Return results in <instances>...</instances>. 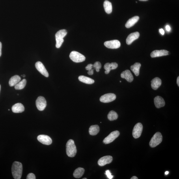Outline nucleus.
<instances>
[{
  "instance_id": "obj_1",
  "label": "nucleus",
  "mask_w": 179,
  "mask_h": 179,
  "mask_svg": "<svg viewBox=\"0 0 179 179\" xmlns=\"http://www.w3.org/2000/svg\"><path fill=\"white\" fill-rule=\"evenodd\" d=\"M12 173L15 179H21L23 172L22 165L18 161H14L12 167Z\"/></svg>"
},
{
  "instance_id": "obj_2",
  "label": "nucleus",
  "mask_w": 179,
  "mask_h": 179,
  "mask_svg": "<svg viewBox=\"0 0 179 179\" xmlns=\"http://www.w3.org/2000/svg\"><path fill=\"white\" fill-rule=\"evenodd\" d=\"M66 152L68 156L70 157H73L76 155L77 149L74 142L73 140L70 139L66 144Z\"/></svg>"
},
{
  "instance_id": "obj_3",
  "label": "nucleus",
  "mask_w": 179,
  "mask_h": 179,
  "mask_svg": "<svg viewBox=\"0 0 179 179\" xmlns=\"http://www.w3.org/2000/svg\"><path fill=\"white\" fill-rule=\"evenodd\" d=\"M67 31L65 29L59 30L55 34V37L56 41V47L59 48L61 47L64 42L63 38L67 34Z\"/></svg>"
},
{
  "instance_id": "obj_4",
  "label": "nucleus",
  "mask_w": 179,
  "mask_h": 179,
  "mask_svg": "<svg viewBox=\"0 0 179 179\" xmlns=\"http://www.w3.org/2000/svg\"><path fill=\"white\" fill-rule=\"evenodd\" d=\"M163 137L161 133L157 132L152 137L149 143L151 147L154 148L158 145L162 141Z\"/></svg>"
},
{
  "instance_id": "obj_5",
  "label": "nucleus",
  "mask_w": 179,
  "mask_h": 179,
  "mask_svg": "<svg viewBox=\"0 0 179 179\" xmlns=\"http://www.w3.org/2000/svg\"><path fill=\"white\" fill-rule=\"evenodd\" d=\"M70 59L76 63L84 61L86 58L84 56L76 51H72L70 55Z\"/></svg>"
},
{
  "instance_id": "obj_6",
  "label": "nucleus",
  "mask_w": 179,
  "mask_h": 179,
  "mask_svg": "<svg viewBox=\"0 0 179 179\" xmlns=\"http://www.w3.org/2000/svg\"><path fill=\"white\" fill-rule=\"evenodd\" d=\"M120 134L119 131L117 130L113 131L103 140V143L105 144H109L111 143L119 136Z\"/></svg>"
},
{
  "instance_id": "obj_7",
  "label": "nucleus",
  "mask_w": 179,
  "mask_h": 179,
  "mask_svg": "<svg viewBox=\"0 0 179 179\" xmlns=\"http://www.w3.org/2000/svg\"><path fill=\"white\" fill-rule=\"evenodd\" d=\"M36 103V107L40 111L44 110L47 106V101L44 97H38Z\"/></svg>"
},
{
  "instance_id": "obj_8",
  "label": "nucleus",
  "mask_w": 179,
  "mask_h": 179,
  "mask_svg": "<svg viewBox=\"0 0 179 179\" xmlns=\"http://www.w3.org/2000/svg\"><path fill=\"white\" fill-rule=\"evenodd\" d=\"M143 129V126L140 123H138L136 124L132 131V135L134 138L137 139L140 136Z\"/></svg>"
},
{
  "instance_id": "obj_9",
  "label": "nucleus",
  "mask_w": 179,
  "mask_h": 179,
  "mask_svg": "<svg viewBox=\"0 0 179 179\" xmlns=\"http://www.w3.org/2000/svg\"><path fill=\"white\" fill-rule=\"evenodd\" d=\"M116 96L113 93H108L103 95L100 98L101 102L103 103H108L116 100Z\"/></svg>"
},
{
  "instance_id": "obj_10",
  "label": "nucleus",
  "mask_w": 179,
  "mask_h": 179,
  "mask_svg": "<svg viewBox=\"0 0 179 179\" xmlns=\"http://www.w3.org/2000/svg\"><path fill=\"white\" fill-rule=\"evenodd\" d=\"M104 45L108 48L117 49L119 48L121 44L119 41L113 40L105 42Z\"/></svg>"
},
{
  "instance_id": "obj_11",
  "label": "nucleus",
  "mask_w": 179,
  "mask_h": 179,
  "mask_svg": "<svg viewBox=\"0 0 179 179\" xmlns=\"http://www.w3.org/2000/svg\"><path fill=\"white\" fill-rule=\"evenodd\" d=\"M39 141L45 145H49L52 143V140L48 136L45 135H40L37 137Z\"/></svg>"
},
{
  "instance_id": "obj_12",
  "label": "nucleus",
  "mask_w": 179,
  "mask_h": 179,
  "mask_svg": "<svg viewBox=\"0 0 179 179\" xmlns=\"http://www.w3.org/2000/svg\"><path fill=\"white\" fill-rule=\"evenodd\" d=\"M35 67L37 70L41 74L46 77H49V73L41 62L40 61L36 62L35 64Z\"/></svg>"
},
{
  "instance_id": "obj_13",
  "label": "nucleus",
  "mask_w": 179,
  "mask_h": 179,
  "mask_svg": "<svg viewBox=\"0 0 179 179\" xmlns=\"http://www.w3.org/2000/svg\"><path fill=\"white\" fill-rule=\"evenodd\" d=\"M113 157L111 156H104L99 159L98 164L100 166H103L108 164L111 163L113 161Z\"/></svg>"
},
{
  "instance_id": "obj_14",
  "label": "nucleus",
  "mask_w": 179,
  "mask_h": 179,
  "mask_svg": "<svg viewBox=\"0 0 179 179\" xmlns=\"http://www.w3.org/2000/svg\"><path fill=\"white\" fill-rule=\"evenodd\" d=\"M169 52L165 50H155L151 53V57L152 58L162 57L169 55Z\"/></svg>"
},
{
  "instance_id": "obj_15",
  "label": "nucleus",
  "mask_w": 179,
  "mask_h": 179,
  "mask_svg": "<svg viewBox=\"0 0 179 179\" xmlns=\"http://www.w3.org/2000/svg\"><path fill=\"white\" fill-rule=\"evenodd\" d=\"M121 77L122 78L126 79L129 82H131L133 80V75L130 70H127L122 72Z\"/></svg>"
},
{
  "instance_id": "obj_16",
  "label": "nucleus",
  "mask_w": 179,
  "mask_h": 179,
  "mask_svg": "<svg viewBox=\"0 0 179 179\" xmlns=\"http://www.w3.org/2000/svg\"><path fill=\"white\" fill-rule=\"evenodd\" d=\"M140 34L138 32L130 34L126 39V44L128 45L131 44L134 41L138 38Z\"/></svg>"
},
{
  "instance_id": "obj_17",
  "label": "nucleus",
  "mask_w": 179,
  "mask_h": 179,
  "mask_svg": "<svg viewBox=\"0 0 179 179\" xmlns=\"http://www.w3.org/2000/svg\"><path fill=\"white\" fill-rule=\"evenodd\" d=\"M118 64L116 62L106 63L104 66V68L105 70V74H109L111 70H115L118 68Z\"/></svg>"
},
{
  "instance_id": "obj_18",
  "label": "nucleus",
  "mask_w": 179,
  "mask_h": 179,
  "mask_svg": "<svg viewBox=\"0 0 179 179\" xmlns=\"http://www.w3.org/2000/svg\"><path fill=\"white\" fill-rule=\"evenodd\" d=\"M154 102L155 106L157 108H160L165 106V103L164 100L161 97L157 96L155 98Z\"/></svg>"
},
{
  "instance_id": "obj_19",
  "label": "nucleus",
  "mask_w": 179,
  "mask_h": 179,
  "mask_svg": "<svg viewBox=\"0 0 179 179\" xmlns=\"http://www.w3.org/2000/svg\"><path fill=\"white\" fill-rule=\"evenodd\" d=\"M25 108L24 105L20 103H16L12 107V110L14 113H19L24 111Z\"/></svg>"
},
{
  "instance_id": "obj_20",
  "label": "nucleus",
  "mask_w": 179,
  "mask_h": 179,
  "mask_svg": "<svg viewBox=\"0 0 179 179\" xmlns=\"http://www.w3.org/2000/svg\"><path fill=\"white\" fill-rule=\"evenodd\" d=\"M151 86L153 89L156 90L161 84V79L158 77L155 78L151 81Z\"/></svg>"
},
{
  "instance_id": "obj_21",
  "label": "nucleus",
  "mask_w": 179,
  "mask_h": 179,
  "mask_svg": "<svg viewBox=\"0 0 179 179\" xmlns=\"http://www.w3.org/2000/svg\"><path fill=\"white\" fill-rule=\"evenodd\" d=\"M139 17L138 16H135L129 19L126 24V27L127 28H130L133 26L139 20Z\"/></svg>"
},
{
  "instance_id": "obj_22",
  "label": "nucleus",
  "mask_w": 179,
  "mask_h": 179,
  "mask_svg": "<svg viewBox=\"0 0 179 179\" xmlns=\"http://www.w3.org/2000/svg\"><path fill=\"white\" fill-rule=\"evenodd\" d=\"M21 78L18 75H16L11 77L10 79L9 84L11 87L16 85L21 80Z\"/></svg>"
},
{
  "instance_id": "obj_23",
  "label": "nucleus",
  "mask_w": 179,
  "mask_h": 179,
  "mask_svg": "<svg viewBox=\"0 0 179 179\" xmlns=\"http://www.w3.org/2000/svg\"><path fill=\"white\" fill-rule=\"evenodd\" d=\"M141 66V64L139 63H135L130 67V69L132 72L134 73L136 76H139L140 72V69Z\"/></svg>"
},
{
  "instance_id": "obj_24",
  "label": "nucleus",
  "mask_w": 179,
  "mask_h": 179,
  "mask_svg": "<svg viewBox=\"0 0 179 179\" xmlns=\"http://www.w3.org/2000/svg\"><path fill=\"white\" fill-rule=\"evenodd\" d=\"M80 81L88 84H91L94 83L95 81L93 79L84 76H80L78 77Z\"/></svg>"
},
{
  "instance_id": "obj_25",
  "label": "nucleus",
  "mask_w": 179,
  "mask_h": 179,
  "mask_svg": "<svg viewBox=\"0 0 179 179\" xmlns=\"http://www.w3.org/2000/svg\"><path fill=\"white\" fill-rule=\"evenodd\" d=\"M85 170L83 168H78L75 170L73 173V176L75 178H80L83 176Z\"/></svg>"
},
{
  "instance_id": "obj_26",
  "label": "nucleus",
  "mask_w": 179,
  "mask_h": 179,
  "mask_svg": "<svg viewBox=\"0 0 179 179\" xmlns=\"http://www.w3.org/2000/svg\"><path fill=\"white\" fill-rule=\"evenodd\" d=\"M105 11L107 14H110L112 11V6L111 3L108 1H105L103 3Z\"/></svg>"
},
{
  "instance_id": "obj_27",
  "label": "nucleus",
  "mask_w": 179,
  "mask_h": 179,
  "mask_svg": "<svg viewBox=\"0 0 179 179\" xmlns=\"http://www.w3.org/2000/svg\"><path fill=\"white\" fill-rule=\"evenodd\" d=\"M100 131V128L98 125H94L90 127L89 133L91 135H95L97 134Z\"/></svg>"
},
{
  "instance_id": "obj_28",
  "label": "nucleus",
  "mask_w": 179,
  "mask_h": 179,
  "mask_svg": "<svg viewBox=\"0 0 179 179\" xmlns=\"http://www.w3.org/2000/svg\"><path fill=\"white\" fill-rule=\"evenodd\" d=\"M27 81L25 79H23L21 81H20L15 86V88L16 90H22L25 87Z\"/></svg>"
},
{
  "instance_id": "obj_29",
  "label": "nucleus",
  "mask_w": 179,
  "mask_h": 179,
  "mask_svg": "<svg viewBox=\"0 0 179 179\" xmlns=\"http://www.w3.org/2000/svg\"><path fill=\"white\" fill-rule=\"evenodd\" d=\"M118 116L116 112L113 111H110L107 115L108 119L110 121H113L118 119Z\"/></svg>"
},
{
  "instance_id": "obj_30",
  "label": "nucleus",
  "mask_w": 179,
  "mask_h": 179,
  "mask_svg": "<svg viewBox=\"0 0 179 179\" xmlns=\"http://www.w3.org/2000/svg\"><path fill=\"white\" fill-rule=\"evenodd\" d=\"M102 67V66L100 62L97 61L94 63L93 66V68L96 69L97 72H99L100 71V69Z\"/></svg>"
},
{
  "instance_id": "obj_31",
  "label": "nucleus",
  "mask_w": 179,
  "mask_h": 179,
  "mask_svg": "<svg viewBox=\"0 0 179 179\" xmlns=\"http://www.w3.org/2000/svg\"><path fill=\"white\" fill-rule=\"evenodd\" d=\"M105 174H106L107 177L109 179H111L113 177V176L111 175V172L109 170H107L105 171Z\"/></svg>"
},
{
  "instance_id": "obj_32",
  "label": "nucleus",
  "mask_w": 179,
  "mask_h": 179,
  "mask_svg": "<svg viewBox=\"0 0 179 179\" xmlns=\"http://www.w3.org/2000/svg\"><path fill=\"white\" fill-rule=\"evenodd\" d=\"M27 179H36L35 175L32 173H30L27 176Z\"/></svg>"
},
{
  "instance_id": "obj_33",
  "label": "nucleus",
  "mask_w": 179,
  "mask_h": 179,
  "mask_svg": "<svg viewBox=\"0 0 179 179\" xmlns=\"http://www.w3.org/2000/svg\"><path fill=\"white\" fill-rule=\"evenodd\" d=\"M93 64H88V65L85 68L86 70L89 71L92 70V68H93Z\"/></svg>"
},
{
  "instance_id": "obj_34",
  "label": "nucleus",
  "mask_w": 179,
  "mask_h": 179,
  "mask_svg": "<svg viewBox=\"0 0 179 179\" xmlns=\"http://www.w3.org/2000/svg\"><path fill=\"white\" fill-rule=\"evenodd\" d=\"M94 69L92 68V70L88 71V74L89 75H91L93 74L94 70Z\"/></svg>"
},
{
  "instance_id": "obj_35",
  "label": "nucleus",
  "mask_w": 179,
  "mask_h": 179,
  "mask_svg": "<svg viewBox=\"0 0 179 179\" xmlns=\"http://www.w3.org/2000/svg\"><path fill=\"white\" fill-rule=\"evenodd\" d=\"M159 32L161 33V34L162 35H163L165 34V31H164V30L163 29H161L159 30Z\"/></svg>"
},
{
  "instance_id": "obj_36",
  "label": "nucleus",
  "mask_w": 179,
  "mask_h": 179,
  "mask_svg": "<svg viewBox=\"0 0 179 179\" xmlns=\"http://www.w3.org/2000/svg\"><path fill=\"white\" fill-rule=\"evenodd\" d=\"M165 28L168 31H170V30H171V27H170L169 25H167Z\"/></svg>"
},
{
  "instance_id": "obj_37",
  "label": "nucleus",
  "mask_w": 179,
  "mask_h": 179,
  "mask_svg": "<svg viewBox=\"0 0 179 179\" xmlns=\"http://www.w3.org/2000/svg\"><path fill=\"white\" fill-rule=\"evenodd\" d=\"M1 49H2V44L0 42V57L1 55Z\"/></svg>"
},
{
  "instance_id": "obj_38",
  "label": "nucleus",
  "mask_w": 179,
  "mask_h": 179,
  "mask_svg": "<svg viewBox=\"0 0 179 179\" xmlns=\"http://www.w3.org/2000/svg\"><path fill=\"white\" fill-rule=\"evenodd\" d=\"M177 84L178 86H179V77H178L177 79Z\"/></svg>"
},
{
  "instance_id": "obj_39",
  "label": "nucleus",
  "mask_w": 179,
  "mask_h": 179,
  "mask_svg": "<svg viewBox=\"0 0 179 179\" xmlns=\"http://www.w3.org/2000/svg\"><path fill=\"white\" fill-rule=\"evenodd\" d=\"M138 178L136 176H133L131 178V179H138Z\"/></svg>"
},
{
  "instance_id": "obj_40",
  "label": "nucleus",
  "mask_w": 179,
  "mask_h": 179,
  "mask_svg": "<svg viewBox=\"0 0 179 179\" xmlns=\"http://www.w3.org/2000/svg\"><path fill=\"white\" fill-rule=\"evenodd\" d=\"M169 173V172L168 171H166L165 172V175H168V174Z\"/></svg>"
},
{
  "instance_id": "obj_41",
  "label": "nucleus",
  "mask_w": 179,
  "mask_h": 179,
  "mask_svg": "<svg viewBox=\"0 0 179 179\" xmlns=\"http://www.w3.org/2000/svg\"><path fill=\"white\" fill-rule=\"evenodd\" d=\"M21 76H22L23 77H25L26 76V75L24 74L21 75Z\"/></svg>"
},
{
  "instance_id": "obj_42",
  "label": "nucleus",
  "mask_w": 179,
  "mask_h": 179,
  "mask_svg": "<svg viewBox=\"0 0 179 179\" xmlns=\"http://www.w3.org/2000/svg\"><path fill=\"white\" fill-rule=\"evenodd\" d=\"M139 1H148V0H139Z\"/></svg>"
},
{
  "instance_id": "obj_43",
  "label": "nucleus",
  "mask_w": 179,
  "mask_h": 179,
  "mask_svg": "<svg viewBox=\"0 0 179 179\" xmlns=\"http://www.w3.org/2000/svg\"><path fill=\"white\" fill-rule=\"evenodd\" d=\"M1 85H0V91H1Z\"/></svg>"
},
{
  "instance_id": "obj_44",
  "label": "nucleus",
  "mask_w": 179,
  "mask_h": 179,
  "mask_svg": "<svg viewBox=\"0 0 179 179\" xmlns=\"http://www.w3.org/2000/svg\"><path fill=\"white\" fill-rule=\"evenodd\" d=\"M83 179H87V178H83Z\"/></svg>"
},
{
  "instance_id": "obj_45",
  "label": "nucleus",
  "mask_w": 179,
  "mask_h": 179,
  "mask_svg": "<svg viewBox=\"0 0 179 179\" xmlns=\"http://www.w3.org/2000/svg\"><path fill=\"white\" fill-rule=\"evenodd\" d=\"M8 111H10V109H8Z\"/></svg>"
},
{
  "instance_id": "obj_46",
  "label": "nucleus",
  "mask_w": 179,
  "mask_h": 179,
  "mask_svg": "<svg viewBox=\"0 0 179 179\" xmlns=\"http://www.w3.org/2000/svg\"><path fill=\"white\" fill-rule=\"evenodd\" d=\"M120 83L121 82V81H120Z\"/></svg>"
}]
</instances>
